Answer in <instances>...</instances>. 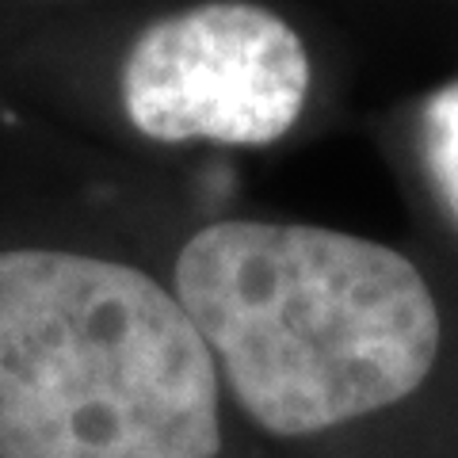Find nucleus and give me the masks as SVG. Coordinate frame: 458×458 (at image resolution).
<instances>
[{"instance_id":"1","label":"nucleus","mask_w":458,"mask_h":458,"mask_svg":"<svg viewBox=\"0 0 458 458\" xmlns=\"http://www.w3.org/2000/svg\"><path fill=\"white\" fill-rule=\"evenodd\" d=\"M176 302L245 412L276 436L390 409L439 355V310L420 271L340 229L207 225L176 260Z\"/></svg>"},{"instance_id":"2","label":"nucleus","mask_w":458,"mask_h":458,"mask_svg":"<svg viewBox=\"0 0 458 458\" xmlns=\"http://www.w3.org/2000/svg\"><path fill=\"white\" fill-rule=\"evenodd\" d=\"M207 340L138 267L0 252V458H214Z\"/></svg>"},{"instance_id":"3","label":"nucleus","mask_w":458,"mask_h":458,"mask_svg":"<svg viewBox=\"0 0 458 458\" xmlns=\"http://www.w3.org/2000/svg\"><path fill=\"white\" fill-rule=\"evenodd\" d=\"M306 47L276 12L203 4L153 23L123 65L131 123L157 141L267 146L302 114Z\"/></svg>"},{"instance_id":"4","label":"nucleus","mask_w":458,"mask_h":458,"mask_svg":"<svg viewBox=\"0 0 458 458\" xmlns=\"http://www.w3.org/2000/svg\"><path fill=\"white\" fill-rule=\"evenodd\" d=\"M424 165L447 210L458 218V81L424 104Z\"/></svg>"}]
</instances>
